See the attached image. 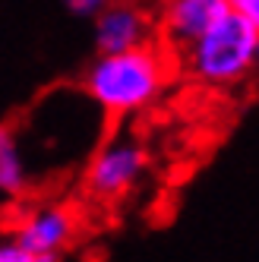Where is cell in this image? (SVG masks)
Returning a JSON list of instances; mask_svg holds the SVG:
<instances>
[{"instance_id":"30bf717a","label":"cell","mask_w":259,"mask_h":262,"mask_svg":"<svg viewBox=\"0 0 259 262\" xmlns=\"http://www.w3.org/2000/svg\"><path fill=\"white\" fill-rule=\"evenodd\" d=\"M0 262H26V256H23V250L16 247V243L4 234L0 237Z\"/></svg>"},{"instance_id":"9c48e42d","label":"cell","mask_w":259,"mask_h":262,"mask_svg":"<svg viewBox=\"0 0 259 262\" xmlns=\"http://www.w3.org/2000/svg\"><path fill=\"white\" fill-rule=\"evenodd\" d=\"M228 7L234 10V13H240L244 19L259 32V0H228Z\"/></svg>"},{"instance_id":"277c9868","label":"cell","mask_w":259,"mask_h":262,"mask_svg":"<svg viewBox=\"0 0 259 262\" xmlns=\"http://www.w3.org/2000/svg\"><path fill=\"white\" fill-rule=\"evenodd\" d=\"M82 218L63 199H23L7 237L23 250L26 262H57L79 240Z\"/></svg>"},{"instance_id":"3957f363","label":"cell","mask_w":259,"mask_h":262,"mask_svg":"<svg viewBox=\"0 0 259 262\" xmlns=\"http://www.w3.org/2000/svg\"><path fill=\"white\" fill-rule=\"evenodd\" d=\"M152 171V155L133 133H111L95 145L82 167V190L98 205L130 199Z\"/></svg>"},{"instance_id":"6da1fadb","label":"cell","mask_w":259,"mask_h":262,"mask_svg":"<svg viewBox=\"0 0 259 262\" xmlns=\"http://www.w3.org/2000/svg\"><path fill=\"white\" fill-rule=\"evenodd\" d=\"M177 79V57L164 41L95 54L82 73V95L107 120H130L152 111Z\"/></svg>"},{"instance_id":"52a82bcc","label":"cell","mask_w":259,"mask_h":262,"mask_svg":"<svg viewBox=\"0 0 259 262\" xmlns=\"http://www.w3.org/2000/svg\"><path fill=\"white\" fill-rule=\"evenodd\" d=\"M32 190V167L16 123H0V196L23 202Z\"/></svg>"},{"instance_id":"8992f818","label":"cell","mask_w":259,"mask_h":262,"mask_svg":"<svg viewBox=\"0 0 259 262\" xmlns=\"http://www.w3.org/2000/svg\"><path fill=\"white\" fill-rule=\"evenodd\" d=\"M228 10V0H161L155 10L158 41L177 54L193 45L202 32H209Z\"/></svg>"},{"instance_id":"5b68a950","label":"cell","mask_w":259,"mask_h":262,"mask_svg":"<svg viewBox=\"0 0 259 262\" xmlns=\"http://www.w3.org/2000/svg\"><path fill=\"white\" fill-rule=\"evenodd\" d=\"M92 45L95 54L130 51L139 45L158 41V19L139 0H111V4L92 16Z\"/></svg>"},{"instance_id":"ba28073f","label":"cell","mask_w":259,"mask_h":262,"mask_svg":"<svg viewBox=\"0 0 259 262\" xmlns=\"http://www.w3.org/2000/svg\"><path fill=\"white\" fill-rule=\"evenodd\" d=\"M107 4H111V0H60V7L70 16H76V19H92V16L101 13Z\"/></svg>"},{"instance_id":"7a4b0ae2","label":"cell","mask_w":259,"mask_h":262,"mask_svg":"<svg viewBox=\"0 0 259 262\" xmlns=\"http://www.w3.org/2000/svg\"><path fill=\"white\" fill-rule=\"evenodd\" d=\"M177 76L206 92H234L259 73V32L228 10L193 45L174 54Z\"/></svg>"}]
</instances>
